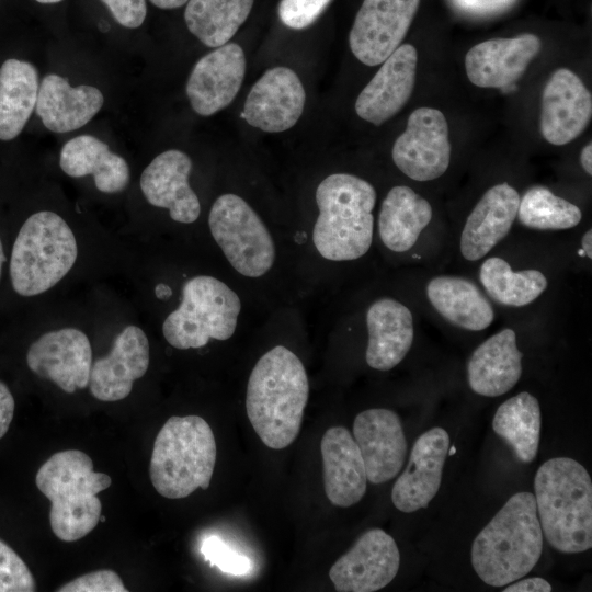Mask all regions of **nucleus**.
Masks as SVG:
<instances>
[{
  "mask_svg": "<svg viewBox=\"0 0 592 592\" xmlns=\"http://www.w3.org/2000/svg\"><path fill=\"white\" fill-rule=\"evenodd\" d=\"M308 396L305 366L289 349L276 345L258 360L247 385L246 410L264 445L282 449L295 441Z\"/></svg>",
  "mask_w": 592,
  "mask_h": 592,
  "instance_id": "obj_1",
  "label": "nucleus"
},
{
  "mask_svg": "<svg viewBox=\"0 0 592 592\" xmlns=\"http://www.w3.org/2000/svg\"><path fill=\"white\" fill-rule=\"evenodd\" d=\"M543 551V532L533 493L513 494L476 536L471 565L488 585L502 588L525 577Z\"/></svg>",
  "mask_w": 592,
  "mask_h": 592,
  "instance_id": "obj_2",
  "label": "nucleus"
},
{
  "mask_svg": "<svg viewBox=\"0 0 592 592\" xmlns=\"http://www.w3.org/2000/svg\"><path fill=\"white\" fill-rule=\"evenodd\" d=\"M535 502L543 535L563 554L592 547V481L587 469L570 457H555L534 478Z\"/></svg>",
  "mask_w": 592,
  "mask_h": 592,
  "instance_id": "obj_3",
  "label": "nucleus"
},
{
  "mask_svg": "<svg viewBox=\"0 0 592 592\" xmlns=\"http://www.w3.org/2000/svg\"><path fill=\"white\" fill-rule=\"evenodd\" d=\"M319 215L312 242L329 261H352L366 254L373 242L376 203L374 186L349 173L325 178L316 190Z\"/></svg>",
  "mask_w": 592,
  "mask_h": 592,
  "instance_id": "obj_4",
  "label": "nucleus"
},
{
  "mask_svg": "<svg viewBox=\"0 0 592 592\" xmlns=\"http://www.w3.org/2000/svg\"><path fill=\"white\" fill-rule=\"evenodd\" d=\"M38 490L50 501L49 523L64 542H76L98 525L102 503L96 494L111 486V477L93 470L86 453L66 449L52 455L35 478Z\"/></svg>",
  "mask_w": 592,
  "mask_h": 592,
  "instance_id": "obj_5",
  "label": "nucleus"
},
{
  "mask_svg": "<svg viewBox=\"0 0 592 592\" xmlns=\"http://www.w3.org/2000/svg\"><path fill=\"white\" fill-rule=\"evenodd\" d=\"M217 448L209 424L198 415L171 417L156 436L149 475L168 499L189 497L209 487Z\"/></svg>",
  "mask_w": 592,
  "mask_h": 592,
  "instance_id": "obj_6",
  "label": "nucleus"
},
{
  "mask_svg": "<svg viewBox=\"0 0 592 592\" xmlns=\"http://www.w3.org/2000/svg\"><path fill=\"white\" fill-rule=\"evenodd\" d=\"M77 255V240L62 217L49 210L31 215L12 247L13 289L26 297L50 289L68 274Z\"/></svg>",
  "mask_w": 592,
  "mask_h": 592,
  "instance_id": "obj_7",
  "label": "nucleus"
},
{
  "mask_svg": "<svg viewBox=\"0 0 592 592\" xmlns=\"http://www.w3.org/2000/svg\"><path fill=\"white\" fill-rule=\"evenodd\" d=\"M240 310L238 294L223 281L209 275L194 276L184 283L181 303L164 319L162 333L175 349H200L212 339L231 338Z\"/></svg>",
  "mask_w": 592,
  "mask_h": 592,
  "instance_id": "obj_8",
  "label": "nucleus"
},
{
  "mask_svg": "<svg viewBox=\"0 0 592 592\" xmlns=\"http://www.w3.org/2000/svg\"><path fill=\"white\" fill-rule=\"evenodd\" d=\"M208 226L239 274L257 278L272 269L276 250L271 232L243 198L231 193L217 197L208 215Z\"/></svg>",
  "mask_w": 592,
  "mask_h": 592,
  "instance_id": "obj_9",
  "label": "nucleus"
},
{
  "mask_svg": "<svg viewBox=\"0 0 592 592\" xmlns=\"http://www.w3.org/2000/svg\"><path fill=\"white\" fill-rule=\"evenodd\" d=\"M391 157L396 167L415 181H431L445 173L451 160L448 125L433 107H419L408 117L406 130L396 139Z\"/></svg>",
  "mask_w": 592,
  "mask_h": 592,
  "instance_id": "obj_10",
  "label": "nucleus"
},
{
  "mask_svg": "<svg viewBox=\"0 0 592 592\" xmlns=\"http://www.w3.org/2000/svg\"><path fill=\"white\" fill-rule=\"evenodd\" d=\"M420 0H364L349 35L353 55L366 66L380 65L405 38Z\"/></svg>",
  "mask_w": 592,
  "mask_h": 592,
  "instance_id": "obj_11",
  "label": "nucleus"
},
{
  "mask_svg": "<svg viewBox=\"0 0 592 592\" xmlns=\"http://www.w3.org/2000/svg\"><path fill=\"white\" fill-rule=\"evenodd\" d=\"M399 566L395 539L380 528H372L332 565L329 577L339 592H373L389 584Z\"/></svg>",
  "mask_w": 592,
  "mask_h": 592,
  "instance_id": "obj_12",
  "label": "nucleus"
},
{
  "mask_svg": "<svg viewBox=\"0 0 592 592\" xmlns=\"http://www.w3.org/2000/svg\"><path fill=\"white\" fill-rule=\"evenodd\" d=\"M29 368L67 394L89 386L92 349L84 332L64 328L44 333L26 354Z\"/></svg>",
  "mask_w": 592,
  "mask_h": 592,
  "instance_id": "obj_13",
  "label": "nucleus"
},
{
  "mask_svg": "<svg viewBox=\"0 0 592 592\" xmlns=\"http://www.w3.org/2000/svg\"><path fill=\"white\" fill-rule=\"evenodd\" d=\"M305 101V89L296 72L274 67L251 88L240 116L263 132L280 133L298 122Z\"/></svg>",
  "mask_w": 592,
  "mask_h": 592,
  "instance_id": "obj_14",
  "label": "nucleus"
},
{
  "mask_svg": "<svg viewBox=\"0 0 592 592\" xmlns=\"http://www.w3.org/2000/svg\"><path fill=\"white\" fill-rule=\"evenodd\" d=\"M592 116V95L582 80L567 68L556 69L542 94L540 133L551 145L576 139Z\"/></svg>",
  "mask_w": 592,
  "mask_h": 592,
  "instance_id": "obj_15",
  "label": "nucleus"
},
{
  "mask_svg": "<svg viewBox=\"0 0 592 592\" xmlns=\"http://www.w3.org/2000/svg\"><path fill=\"white\" fill-rule=\"evenodd\" d=\"M353 437L369 482H387L399 474L407 455V441L396 412L382 408L360 412L353 423Z\"/></svg>",
  "mask_w": 592,
  "mask_h": 592,
  "instance_id": "obj_16",
  "label": "nucleus"
},
{
  "mask_svg": "<svg viewBox=\"0 0 592 592\" xmlns=\"http://www.w3.org/2000/svg\"><path fill=\"white\" fill-rule=\"evenodd\" d=\"M244 72V53L236 43H227L202 57L186 83L193 110L209 116L228 106L240 90Z\"/></svg>",
  "mask_w": 592,
  "mask_h": 592,
  "instance_id": "obj_17",
  "label": "nucleus"
},
{
  "mask_svg": "<svg viewBox=\"0 0 592 592\" xmlns=\"http://www.w3.org/2000/svg\"><path fill=\"white\" fill-rule=\"evenodd\" d=\"M448 448L449 436L443 428H432L417 439L409 463L391 491V501L399 511L411 513L428 506L440 489Z\"/></svg>",
  "mask_w": 592,
  "mask_h": 592,
  "instance_id": "obj_18",
  "label": "nucleus"
},
{
  "mask_svg": "<svg viewBox=\"0 0 592 592\" xmlns=\"http://www.w3.org/2000/svg\"><path fill=\"white\" fill-rule=\"evenodd\" d=\"M418 53L411 44H402L383 62L358 94L356 114L376 126L397 114L412 94Z\"/></svg>",
  "mask_w": 592,
  "mask_h": 592,
  "instance_id": "obj_19",
  "label": "nucleus"
},
{
  "mask_svg": "<svg viewBox=\"0 0 592 592\" xmlns=\"http://www.w3.org/2000/svg\"><path fill=\"white\" fill-rule=\"evenodd\" d=\"M149 351L143 329L134 325L124 328L115 338L110 353L91 366L89 387L92 396L101 401L126 398L134 382L148 369Z\"/></svg>",
  "mask_w": 592,
  "mask_h": 592,
  "instance_id": "obj_20",
  "label": "nucleus"
},
{
  "mask_svg": "<svg viewBox=\"0 0 592 592\" xmlns=\"http://www.w3.org/2000/svg\"><path fill=\"white\" fill-rule=\"evenodd\" d=\"M540 48L539 37L531 33L481 42L465 56L467 77L480 88H509L522 77Z\"/></svg>",
  "mask_w": 592,
  "mask_h": 592,
  "instance_id": "obj_21",
  "label": "nucleus"
},
{
  "mask_svg": "<svg viewBox=\"0 0 592 592\" xmlns=\"http://www.w3.org/2000/svg\"><path fill=\"white\" fill-rule=\"evenodd\" d=\"M192 161L183 151L171 149L158 155L143 171L140 189L156 207L167 208L171 219L194 223L201 214L197 195L189 184Z\"/></svg>",
  "mask_w": 592,
  "mask_h": 592,
  "instance_id": "obj_22",
  "label": "nucleus"
},
{
  "mask_svg": "<svg viewBox=\"0 0 592 592\" xmlns=\"http://www.w3.org/2000/svg\"><path fill=\"white\" fill-rule=\"evenodd\" d=\"M520 195L509 183L496 184L468 215L460 236V252L468 261L488 254L509 234L517 216Z\"/></svg>",
  "mask_w": 592,
  "mask_h": 592,
  "instance_id": "obj_23",
  "label": "nucleus"
},
{
  "mask_svg": "<svg viewBox=\"0 0 592 592\" xmlns=\"http://www.w3.org/2000/svg\"><path fill=\"white\" fill-rule=\"evenodd\" d=\"M323 487L328 500L348 508L360 502L366 492L367 477L358 446L348 429H328L320 444Z\"/></svg>",
  "mask_w": 592,
  "mask_h": 592,
  "instance_id": "obj_24",
  "label": "nucleus"
},
{
  "mask_svg": "<svg viewBox=\"0 0 592 592\" xmlns=\"http://www.w3.org/2000/svg\"><path fill=\"white\" fill-rule=\"evenodd\" d=\"M366 327L368 366L383 372L397 366L413 342V318L409 308L394 298H379L366 312Z\"/></svg>",
  "mask_w": 592,
  "mask_h": 592,
  "instance_id": "obj_25",
  "label": "nucleus"
},
{
  "mask_svg": "<svg viewBox=\"0 0 592 592\" xmlns=\"http://www.w3.org/2000/svg\"><path fill=\"white\" fill-rule=\"evenodd\" d=\"M102 92L92 86L71 87L59 75L43 78L36 101V113L44 126L54 133H68L86 125L103 105Z\"/></svg>",
  "mask_w": 592,
  "mask_h": 592,
  "instance_id": "obj_26",
  "label": "nucleus"
},
{
  "mask_svg": "<svg viewBox=\"0 0 592 592\" xmlns=\"http://www.w3.org/2000/svg\"><path fill=\"white\" fill-rule=\"evenodd\" d=\"M523 354L516 345V334L502 329L482 342L467 363L471 390L485 397L506 394L522 375Z\"/></svg>",
  "mask_w": 592,
  "mask_h": 592,
  "instance_id": "obj_27",
  "label": "nucleus"
},
{
  "mask_svg": "<svg viewBox=\"0 0 592 592\" xmlns=\"http://www.w3.org/2000/svg\"><path fill=\"white\" fill-rule=\"evenodd\" d=\"M59 166L72 178L93 175L96 189L103 193L121 192L129 182L126 160L112 152L105 143L90 135L68 140L60 151Z\"/></svg>",
  "mask_w": 592,
  "mask_h": 592,
  "instance_id": "obj_28",
  "label": "nucleus"
},
{
  "mask_svg": "<svg viewBox=\"0 0 592 592\" xmlns=\"http://www.w3.org/2000/svg\"><path fill=\"white\" fill-rule=\"evenodd\" d=\"M426 296L435 310L448 322L462 329L481 331L493 321V308L471 281L441 275L426 286Z\"/></svg>",
  "mask_w": 592,
  "mask_h": 592,
  "instance_id": "obj_29",
  "label": "nucleus"
},
{
  "mask_svg": "<svg viewBox=\"0 0 592 592\" xmlns=\"http://www.w3.org/2000/svg\"><path fill=\"white\" fill-rule=\"evenodd\" d=\"M431 219L432 207L424 197L409 186H394L379 210L380 240L394 252H406L414 246Z\"/></svg>",
  "mask_w": 592,
  "mask_h": 592,
  "instance_id": "obj_30",
  "label": "nucleus"
},
{
  "mask_svg": "<svg viewBox=\"0 0 592 592\" xmlns=\"http://www.w3.org/2000/svg\"><path fill=\"white\" fill-rule=\"evenodd\" d=\"M36 68L24 60L7 59L0 67V139L11 140L24 128L36 106Z\"/></svg>",
  "mask_w": 592,
  "mask_h": 592,
  "instance_id": "obj_31",
  "label": "nucleus"
},
{
  "mask_svg": "<svg viewBox=\"0 0 592 592\" xmlns=\"http://www.w3.org/2000/svg\"><path fill=\"white\" fill-rule=\"evenodd\" d=\"M542 415L538 400L522 391L504 401L497 410L492 428L523 463H531L537 454Z\"/></svg>",
  "mask_w": 592,
  "mask_h": 592,
  "instance_id": "obj_32",
  "label": "nucleus"
},
{
  "mask_svg": "<svg viewBox=\"0 0 592 592\" xmlns=\"http://www.w3.org/2000/svg\"><path fill=\"white\" fill-rule=\"evenodd\" d=\"M254 0H189L184 20L189 31L204 45L220 47L237 33L250 14Z\"/></svg>",
  "mask_w": 592,
  "mask_h": 592,
  "instance_id": "obj_33",
  "label": "nucleus"
},
{
  "mask_svg": "<svg viewBox=\"0 0 592 592\" xmlns=\"http://www.w3.org/2000/svg\"><path fill=\"white\" fill-rule=\"evenodd\" d=\"M480 282L497 303L523 307L534 301L547 287L546 276L538 270L514 272L502 258L491 257L480 267Z\"/></svg>",
  "mask_w": 592,
  "mask_h": 592,
  "instance_id": "obj_34",
  "label": "nucleus"
},
{
  "mask_svg": "<svg viewBox=\"0 0 592 592\" xmlns=\"http://www.w3.org/2000/svg\"><path fill=\"white\" fill-rule=\"evenodd\" d=\"M516 217L531 229L563 230L576 227L582 213L577 205L555 195L549 189L536 185L520 198Z\"/></svg>",
  "mask_w": 592,
  "mask_h": 592,
  "instance_id": "obj_35",
  "label": "nucleus"
},
{
  "mask_svg": "<svg viewBox=\"0 0 592 592\" xmlns=\"http://www.w3.org/2000/svg\"><path fill=\"white\" fill-rule=\"evenodd\" d=\"M34 577L23 559L0 540V592H33Z\"/></svg>",
  "mask_w": 592,
  "mask_h": 592,
  "instance_id": "obj_36",
  "label": "nucleus"
},
{
  "mask_svg": "<svg viewBox=\"0 0 592 592\" xmlns=\"http://www.w3.org/2000/svg\"><path fill=\"white\" fill-rule=\"evenodd\" d=\"M201 551L212 566H216L223 572L242 576L251 569V561L247 556L237 553L217 536L207 537Z\"/></svg>",
  "mask_w": 592,
  "mask_h": 592,
  "instance_id": "obj_37",
  "label": "nucleus"
},
{
  "mask_svg": "<svg viewBox=\"0 0 592 592\" xmlns=\"http://www.w3.org/2000/svg\"><path fill=\"white\" fill-rule=\"evenodd\" d=\"M330 2L331 0H281L278 16L286 26L303 30L320 16Z\"/></svg>",
  "mask_w": 592,
  "mask_h": 592,
  "instance_id": "obj_38",
  "label": "nucleus"
},
{
  "mask_svg": "<svg viewBox=\"0 0 592 592\" xmlns=\"http://www.w3.org/2000/svg\"><path fill=\"white\" fill-rule=\"evenodd\" d=\"M59 592H126L122 579L113 570L89 572L58 589Z\"/></svg>",
  "mask_w": 592,
  "mask_h": 592,
  "instance_id": "obj_39",
  "label": "nucleus"
},
{
  "mask_svg": "<svg viewBox=\"0 0 592 592\" xmlns=\"http://www.w3.org/2000/svg\"><path fill=\"white\" fill-rule=\"evenodd\" d=\"M121 25L128 29L139 27L147 14L145 0H101Z\"/></svg>",
  "mask_w": 592,
  "mask_h": 592,
  "instance_id": "obj_40",
  "label": "nucleus"
},
{
  "mask_svg": "<svg viewBox=\"0 0 592 592\" xmlns=\"http://www.w3.org/2000/svg\"><path fill=\"white\" fill-rule=\"evenodd\" d=\"M459 12L471 16H490L511 8L516 0H449Z\"/></svg>",
  "mask_w": 592,
  "mask_h": 592,
  "instance_id": "obj_41",
  "label": "nucleus"
},
{
  "mask_svg": "<svg viewBox=\"0 0 592 592\" xmlns=\"http://www.w3.org/2000/svg\"><path fill=\"white\" fill-rule=\"evenodd\" d=\"M14 414V398L8 386L0 380V439L8 432Z\"/></svg>",
  "mask_w": 592,
  "mask_h": 592,
  "instance_id": "obj_42",
  "label": "nucleus"
},
{
  "mask_svg": "<svg viewBox=\"0 0 592 592\" xmlns=\"http://www.w3.org/2000/svg\"><path fill=\"white\" fill-rule=\"evenodd\" d=\"M503 592H550L551 585L543 578H527L515 580L505 585Z\"/></svg>",
  "mask_w": 592,
  "mask_h": 592,
  "instance_id": "obj_43",
  "label": "nucleus"
},
{
  "mask_svg": "<svg viewBox=\"0 0 592 592\" xmlns=\"http://www.w3.org/2000/svg\"><path fill=\"white\" fill-rule=\"evenodd\" d=\"M592 145L591 143H589L588 145H585L581 151V155H580V161H581V166L582 168L584 169V171L591 175L592 174Z\"/></svg>",
  "mask_w": 592,
  "mask_h": 592,
  "instance_id": "obj_44",
  "label": "nucleus"
},
{
  "mask_svg": "<svg viewBox=\"0 0 592 592\" xmlns=\"http://www.w3.org/2000/svg\"><path fill=\"white\" fill-rule=\"evenodd\" d=\"M189 0H150V2L160 9H175L185 4Z\"/></svg>",
  "mask_w": 592,
  "mask_h": 592,
  "instance_id": "obj_45",
  "label": "nucleus"
},
{
  "mask_svg": "<svg viewBox=\"0 0 592 592\" xmlns=\"http://www.w3.org/2000/svg\"><path fill=\"white\" fill-rule=\"evenodd\" d=\"M582 252L584 257L592 258V230L589 229L584 232L581 239Z\"/></svg>",
  "mask_w": 592,
  "mask_h": 592,
  "instance_id": "obj_46",
  "label": "nucleus"
},
{
  "mask_svg": "<svg viewBox=\"0 0 592 592\" xmlns=\"http://www.w3.org/2000/svg\"><path fill=\"white\" fill-rule=\"evenodd\" d=\"M4 262H5V255H4L2 242H1V239H0V277H1V273H2V265H3Z\"/></svg>",
  "mask_w": 592,
  "mask_h": 592,
  "instance_id": "obj_47",
  "label": "nucleus"
},
{
  "mask_svg": "<svg viewBox=\"0 0 592 592\" xmlns=\"http://www.w3.org/2000/svg\"><path fill=\"white\" fill-rule=\"evenodd\" d=\"M37 2L39 3H57V2H60L62 0H36Z\"/></svg>",
  "mask_w": 592,
  "mask_h": 592,
  "instance_id": "obj_48",
  "label": "nucleus"
},
{
  "mask_svg": "<svg viewBox=\"0 0 592 592\" xmlns=\"http://www.w3.org/2000/svg\"><path fill=\"white\" fill-rule=\"evenodd\" d=\"M100 521H101V522H105V516L101 515V516H100Z\"/></svg>",
  "mask_w": 592,
  "mask_h": 592,
  "instance_id": "obj_49",
  "label": "nucleus"
}]
</instances>
